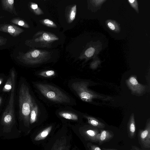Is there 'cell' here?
Here are the masks:
<instances>
[{
  "label": "cell",
  "mask_w": 150,
  "mask_h": 150,
  "mask_svg": "<svg viewBox=\"0 0 150 150\" xmlns=\"http://www.w3.org/2000/svg\"><path fill=\"white\" fill-rule=\"evenodd\" d=\"M17 95L19 117L24 123L28 124L30 111L35 103L29 88L23 82L18 85Z\"/></svg>",
  "instance_id": "cell-1"
},
{
  "label": "cell",
  "mask_w": 150,
  "mask_h": 150,
  "mask_svg": "<svg viewBox=\"0 0 150 150\" xmlns=\"http://www.w3.org/2000/svg\"><path fill=\"white\" fill-rule=\"evenodd\" d=\"M35 86L45 97L50 100L60 103H68L70 101L67 95L54 86L40 83H35Z\"/></svg>",
  "instance_id": "cell-2"
},
{
  "label": "cell",
  "mask_w": 150,
  "mask_h": 150,
  "mask_svg": "<svg viewBox=\"0 0 150 150\" xmlns=\"http://www.w3.org/2000/svg\"><path fill=\"white\" fill-rule=\"evenodd\" d=\"M16 84V82L13 85L8 103L1 118V124L6 127H9L12 126L15 122V105Z\"/></svg>",
  "instance_id": "cell-3"
},
{
  "label": "cell",
  "mask_w": 150,
  "mask_h": 150,
  "mask_svg": "<svg viewBox=\"0 0 150 150\" xmlns=\"http://www.w3.org/2000/svg\"><path fill=\"white\" fill-rule=\"evenodd\" d=\"M88 82L80 81L73 83L71 87L81 99L86 102H91L95 98L102 99L105 97L88 89Z\"/></svg>",
  "instance_id": "cell-4"
},
{
  "label": "cell",
  "mask_w": 150,
  "mask_h": 150,
  "mask_svg": "<svg viewBox=\"0 0 150 150\" xmlns=\"http://www.w3.org/2000/svg\"><path fill=\"white\" fill-rule=\"evenodd\" d=\"M126 83L133 93L141 95L143 94L146 90V86L139 83L137 80L136 76H130L126 80Z\"/></svg>",
  "instance_id": "cell-5"
},
{
  "label": "cell",
  "mask_w": 150,
  "mask_h": 150,
  "mask_svg": "<svg viewBox=\"0 0 150 150\" xmlns=\"http://www.w3.org/2000/svg\"><path fill=\"white\" fill-rule=\"evenodd\" d=\"M144 129L139 131L138 137L139 140L143 146L146 148H150V121L149 119L147 122Z\"/></svg>",
  "instance_id": "cell-6"
},
{
  "label": "cell",
  "mask_w": 150,
  "mask_h": 150,
  "mask_svg": "<svg viewBox=\"0 0 150 150\" xmlns=\"http://www.w3.org/2000/svg\"><path fill=\"white\" fill-rule=\"evenodd\" d=\"M0 31L8 33L15 37L19 35L24 30L14 25L5 23L0 24Z\"/></svg>",
  "instance_id": "cell-7"
},
{
  "label": "cell",
  "mask_w": 150,
  "mask_h": 150,
  "mask_svg": "<svg viewBox=\"0 0 150 150\" xmlns=\"http://www.w3.org/2000/svg\"><path fill=\"white\" fill-rule=\"evenodd\" d=\"M16 74L14 69L10 71L9 76L2 89V91L8 92L11 91L13 83L16 81Z\"/></svg>",
  "instance_id": "cell-8"
},
{
  "label": "cell",
  "mask_w": 150,
  "mask_h": 150,
  "mask_svg": "<svg viewBox=\"0 0 150 150\" xmlns=\"http://www.w3.org/2000/svg\"><path fill=\"white\" fill-rule=\"evenodd\" d=\"M84 133L88 139L91 141L98 142L99 132L98 128L92 126L84 131Z\"/></svg>",
  "instance_id": "cell-9"
},
{
  "label": "cell",
  "mask_w": 150,
  "mask_h": 150,
  "mask_svg": "<svg viewBox=\"0 0 150 150\" xmlns=\"http://www.w3.org/2000/svg\"><path fill=\"white\" fill-rule=\"evenodd\" d=\"M127 130L129 137L131 139L133 138L136 134L135 124L133 113L131 115L127 123Z\"/></svg>",
  "instance_id": "cell-10"
},
{
  "label": "cell",
  "mask_w": 150,
  "mask_h": 150,
  "mask_svg": "<svg viewBox=\"0 0 150 150\" xmlns=\"http://www.w3.org/2000/svg\"><path fill=\"white\" fill-rule=\"evenodd\" d=\"M114 136L112 131L109 130H101L99 135L98 143L101 145L112 139Z\"/></svg>",
  "instance_id": "cell-11"
},
{
  "label": "cell",
  "mask_w": 150,
  "mask_h": 150,
  "mask_svg": "<svg viewBox=\"0 0 150 150\" xmlns=\"http://www.w3.org/2000/svg\"><path fill=\"white\" fill-rule=\"evenodd\" d=\"M1 4L3 10L17 15L14 7V0H1Z\"/></svg>",
  "instance_id": "cell-12"
},
{
  "label": "cell",
  "mask_w": 150,
  "mask_h": 150,
  "mask_svg": "<svg viewBox=\"0 0 150 150\" xmlns=\"http://www.w3.org/2000/svg\"><path fill=\"white\" fill-rule=\"evenodd\" d=\"M83 116L88 120L89 124L92 126L98 128H103L105 127V125L94 117L84 115Z\"/></svg>",
  "instance_id": "cell-13"
},
{
  "label": "cell",
  "mask_w": 150,
  "mask_h": 150,
  "mask_svg": "<svg viewBox=\"0 0 150 150\" xmlns=\"http://www.w3.org/2000/svg\"><path fill=\"white\" fill-rule=\"evenodd\" d=\"M38 112V106L34 104L31 109L30 115L29 122L30 124L33 123L36 121Z\"/></svg>",
  "instance_id": "cell-14"
},
{
  "label": "cell",
  "mask_w": 150,
  "mask_h": 150,
  "mask_svg": "<svg viewBox=\"0 0 150 150\" xmlns=\"http://www.w3.org/2000/svg\"><path fill=\"white\" fill-rule=\"evenodd\" d=\"M59 114L61 117L67 119L73 120L78 119V116L76 114L69 112L61 111Z\"/></svg>",
  "instance_id": "cell-15"
},
{
  "label": "cell",
  "mask_w": 150,
  "mask_h": 150,
  "mask_svg": "<svg viewBox=\"0 0 150 150\" xmlns=\"http://www.w3.org/2000/svg\"><path fill=\"white\" fill-rule=\"evenodd\" d=\"M52 126H50L45 129L38 134L35 138V140L38 141L45 138L50 132Z\"/></svg>",
  "instance_id": "cell-16"
},
{
  "label": "cell",
  "mask_w": 150,
  "mask_h": 150,
  "mask_svg": "<svg viewBox=\"0 0 150 150\" xmlns=\"http://www.w3.org/2000/svg\"><path fill=\"white\" fill-rule=\"evenodd\" d=\"M10 22L25 28H28L29 26L24 21L19 18H15L12 19Z\"/></svg>",
  "instance_id": "cell-17"
},
{
  "label": "cell",
  "mask_w": 150,
  "mask_h": 150,
  "mask_svg": "<svg viewBox=\"0 0 150 150\" xmlns=\"http://www.w3.org/2000/svg\"><path fill=\"white\" fill-rule=\"evenodd\" d=\"M56 75L54 71L52 70L45 71L38 74L39 76L45 77H50L54 76Z\"/></svg>",
  "instance_id": "cell-18"
},
{
  "label": "cell",
  "mask_w": 150,
  "mask_h": 150,
  "mask_svg": "<svg viewBox=\"0 0 150 150\" xmlns=\"http://www.w3.org/2000/svg\"><path fill=\"white\" fill-rule=\"evenodd\" d=\"M76 6L75 5L71 9L69 15V18L71 21H73L75 18L76 13Z\"/></svg>",
  "instance_id": "cell-19"
},
{
  "label": "cell",
  "mask_w": 150,
  "mask_h": 150,
  "mask_svg": "<svg viewBox=\"0 0 150 150\" xmlns=\"http://www.w3.org/2000/svg\"><path fill=\"white\" fill-rule=\"evenodd\" d=\"M94 52V49L91 47L89 48L86 51L85 54L87 57H90L93 55Z\"/></svg>",
  "instance_id": "cell-20"
},
{
  "label": "cell",
  "mask_w": 150,
  "mask_h": 150,
  "mask_svg": "<svg viewBox=\"0 0 150 150\" xmlns=\"http://www.w3.org/2000/svg\"><path fill=\"white\" fill-rule=\"evenodd\" d=\"M42 37L44 40L47 41H50L51 39L50 36L48 33H46L43 34Z\"/></svg>",
  "instance_id": "cell-21"
},
{
  "label": "cell",
  "mask_w": 150,
  "mask_h": 150,
  "mask_svg": "<svg viewBox=\"0 0 150 150\" xmlns=\"http://www.w3.org/2000/svg\"><path fill=\"white\" fill-rule=\"evenodd\" d=\"M44 23L47 25L50 26H53L55 25L53 22L48 19H45L44 20Z\"/></svg>",
  "instance_id": "cell-22"
},
{
  "label": "cell",
  "mask_w": 150,
  "mask_h": 150,
  "mask_svg": "<svg viewBox=\"0 0 150 150\" xmlns=\"http://www.w3.org/2000/svg\"><path fill=\"white\" fill-rule=\"evenodd\" d=\"M7 39L0 35V46L5 45L6 43Z\"/></svg>",
  "instance_id": "cell-23"
},
{
  "label": "cell",
  "mask_w": 150,
  "mask_h": 150,
  "mask_svg": "<svg viewBox=\"0 0 150 150\" xmlns=\"http://www.w3.org/2000/svg\"><path fill=\"white\" fill-rule=\"evenodd\" d=\"M90 150H101L100 148L97 145L91 144L90 146Z\"/></svg>",
  "instance_id": "cell-24"
},
{
  "label": "cell",
  "mask_w": 150,
  "mask_h": 150,
  "mask_svg": "<svg viewBox=\"0 0 150 150\" xmlns=\"http://www.w3.org/2000/svg\"><path fill=\"white\" fill-rule=\"evenodd\" d=\"M98 64V62H95L91 64V67L93 69H95L97 67Z\"/></svg>",
  "instance_id": "cell-25"
},
{
  "label": "cell",
  "mask_w": 150,
  "mask_h": 150,
  "mask_svg": "<svg viewBox=\"0 0 150 150\" xmlns=\"http://www.w3.org/2000/svg\"><path fill=\"white\" fill-rule=\"evenodd\" d=\"M108 25L109 28L112 30H114L115 27L114 25L111 22H109L108 23Z\"/></svg>",
  "instance_id": "cell-26"
},
{
  "label": "cell",
  "mask_w": 150,
  "mask_h": 150,
  "mask_svg": "<svg viewBox=\"0 0 150 150\" xmlns=\"http://www.w3.org/2000/svg\"><path fill=\"white\" fill-rule=\"evenodd\" d=\"M31 8L34 11H35L38 8V5L34 3H32L30 6Z\"/></svg>",
  "instance_id": "cell-27"
},
{
  "label": "cell",
  "mask_w": 150,
  "mask_h": 150,
  "mask_svg": "<svg viewBox=\"0 0 150 150\" xmlns=\"http://www.w3.org/2000/svg\"><path fill=\"white\" fill-rule=\"evenodd\" d=\"M102 150H117L116 149H105L104 148H103L102 149Z\"/></svg>",
  "instance_id": "cell-28"
},
{
  "label": "cell",
  "mask_w": 150,
  "mask_h": 150,
  "mask_svg": "<svg viewBox=\"0 0 150 150\" xmlns=\"http://www.w3.org/2000/svg\"><path fill=\"white\" fill-rule=\"evenodd\" d=\"M3 81V79L1 77H0V85L2 83Z\"/></svg>",
  "instance_id": "cell-29"
},
{
  "label": "cell",
  "mask_w": 150,
  "mask_h": 150,
  "mask_svg": "<svg viewBox=\"0 0 150 150\" xmlns=\"http://www.w3.org/2000/svg\"><path fill=\"white\" fill-rule=\"evenodd\" d=\"M2 102V98L0 96V107H1Z\"/></svg>",
  "instance_id": "cell-30"
},
{
  "label": "cell",
  "mask_w": 150,
  "mask_h": 150,
  "mask_svg": "<svg viewBox=\"0 0 150 150\" xmlns=\"http://www.w3.org/2000/svg\"><path fill=\"white\" fill-rule=\"evenodd\" d=\"M137 147L134 146L132 147V149L131 150H137Z\"/></svg>",
  "instance_id": "cell-31"
},
{
  "label": "cell",
  "mask_w": 150,
  "mask_h": 150,
  "mask_svg": "<svg viewBox=\"0 0 150 150\" xmlns=\"http://www.w3.org/2000/svg\"><path fill=\"white\" fill-rule=\"evenodd\" d=\"M128 1L130 4H132V3H133L134 1L135 0H129Z\"/></svg>",
  "instance_id": "cell-32"
},
{
  "label": "cell",
  "mask_w": 150,
  "mask_h": 150,
  "mask_svg": "<svg viewBox=\"0 0 150 150\" xmlns=\"http://www.w3.org/2000/svg\"><path fill=\"white\" fill-rule=\"evenodd\" d=\"M1 16H0V19H1Z\"/></svg>",
  "instance_id": "cell-33"
}]
</instances>
